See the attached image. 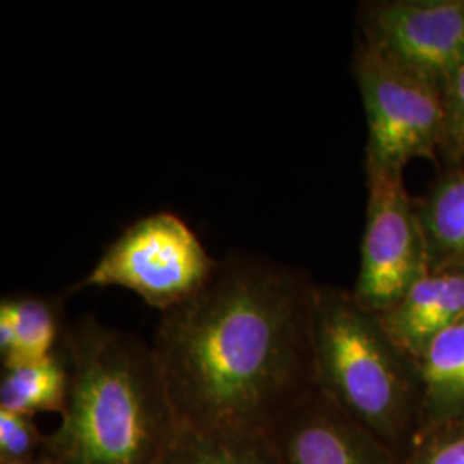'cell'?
<instances>
[{
	"instance_id": "obj_1",
	"label": "cell",
	"mask_w": 464,
	"mask_h": 464,
	"mask_svg": "<svg viewBox=\"0 0 464 464\" xmlns=\"http://www.w3.org/2000/svg\"><path fill=\"white\" fill-rule=\"evenodd\" d=\"M316 285L296 266L231 253L160 314L151 346L179 427L272 433L315 391Z\"/></svg>"
},
{
	"instance_id": "obj_2",
	"label": "cell",
	"mask_w": 464,
	"mask_h": 464,
	"mask_svg": "<svg viewBox=\"0 0 464 464\" xmlns=\"http://www.w3.org/2000/svg\"><path fill=\"white\" fill-rule=\"evenodd\" d=\"M69 391L47 464H160L179 430L155 349L84 318L63 334Z\"/></svg>"
},
{
	"instance_id": "obj_3",
	"label": "cell",
	"mask_w": 464,
	"mask_h": 464,
	"mask_svg": "<svg viewBox=\"0 0 464 464\" xmlns=\"http://www.w3.org/2000/svg\"><path fill=\"white\" fill-rule=\"evenodd\" d=\"M315 387L399 459L421 429V366L351 291L316 285Z\"/></svg>"
},
{
	"instance_id": "obj_4",
	"label": "cell",
	"mask_w": 464,
	"mask_h": 464,
	"mask_svg": "<svg viewBox=\"0 0 464 464\" xmlns=\"http://www.w3.org/2000/svg\"><path fill=\"white\" fill-rule=\"evenodd\" d=\"M216 264L183 218L157 212L133 222L71 291L122 287L164 314L197 295Z\"/></svg>"
},
{
	"instance_id": "obj_5",
	"label": "cell",
	"mask_w": 464,
	"mask_h": 464,
	"mask_svg": "<svg viewBox=\"0 0 464 464\" xmlns=\"http://www.w3.org/2000/svg\"><path fill=\"white\" fill-rule=\"evenodd\" d=\"M353 69L368 124L366 172L404 174L416 159L439 166L446 124L442 95L360 42Z\"/></svg>"
},
{
	"instance_id": "obj_6",
	"label": "cell",
	"mask_w": 464,
	"mask_h": 464,
	"mask_svg": "<svg viewBox=\"0 0 464 464\" xmlns=\"http://www.w3.org/2000/svg\"><path fill=\"white\" fill-rule=\"evenodd\" d=\"M366 224L353 298L381 315L423 279L429 253L404 174L366 172Z\"/></svg>"
},
{
	"instance_id": "obj_7",
	"label": "cell",
	"mask_w": 464,
	"mask_h": 464,
	"mask_svg": "<svg viewBox=\"0 0 464 464\" xmlns=\"http://www.w3.org/2000/svg\"><path fill=\"white\" fill-rule=\"evenodd\" d=\"M358 24L360 44L440 95L464 63V0H372Z\"/></svg>"
},
{
	"instance_id": "obj_8",
	"label": "cell",
	"mask_w": 464,
	"mask_h": 464,
	"mask_svg": "<svg viewBox=\"0 0 464 464\" xmlns=\"http://www.w3.org/2000/svg\"><path fill=\"white\" fill-rule=\"evenodd\" d=\"M281 464H399V458L314 391L272 431Z\"/></svg>"
},
{
	"instance_id": "obj_9",
	"label": "cell",
	"mask_w": 464,
	"mask_h": 464,
	"mask_svg": "<svg viewBox=\"0 0 464 464\" xmlns=\"http://www.w3.org/2000/svg\"><path fill=\"white\" fill-rule=\"evenodd\" d=\"M464 316V266L431 268L379 315L399 348L421 365L431 343Z\"/></svg>"
},
{
	"instance_id": "obj_10",
	"label": "cell",
	"mask_w": 464,
	"mask_h": 464,
	"mask_svg": "<svg viewBox=\"0 0 464 464\" xmlns=\"http://www.w3.org/2000/svg\"><path fill=\"white\" fill-rule=\"evenodd\" d=\"M415 205L430 270L464 266V166L446 167Z\"/></svg>"
},
{
	"instance_id": "obj_11",
	"label": "cell",
	"mask_w": 464,
	"mask_h": 464,
	"mask_svg": "<svg viewBox=\"0 0 464 464\" xmlns=\"http://www.w3.org/2000/svg\"><path fill=\"white\" fill-rule=\"evenodd\" d=\"M421 429L464 420V316L442 332L421 362Z\"/></svg>"
},
{
	"instance_id": "obj_12",
	"label": "cell",
	"mask_w": 464,
	"mask_h": 464,
	"mask_svg": "<svg viewBox=\"0 0 464 464\" xmlns=\"http://www.w3.org/2000/svg\"><path fill=\"white\" fill-rule=\"evenodd\" d=\"M59 306L36 296L4 298L0 303L2 365L44 360L61 346Z\"/></svg>"
},
{
	"instance_id": "obj_13",
	"label": "cell",
	"mask_w": 464,
	"mask_h": 464,
	"mask_svg": "<svg viewBox=\"0 0 464 464\" xmlns=\"http://www.w3.org/2000/svg\"><path fill=\"white\" fill-rule=\"evenodd\" d=\"M160 464H281L272 433L179 427Z\"/></svg>"
},
{
	"instance_id": "obj_14",
	"label": "cell",
	"mask_w": 464,
	"mask_h": 464,
	"mask_svg": "<svg viewBox=\"0 0 464 464\" xmlns=\"http://www.w3.org/2000/svg\"><path fill=\"white\" fill-rule=\"evenodd\" d=\"M69 370L61 349L44 360L4 368L0 410L19 415L59 413L66 408Z\"/></svg>"
},
{
	"instance_id": "obj_15",
	"label": "cell",
	"mask_w": 464,
	"mask_h": 464,
	"mask_svg": "<svg viewBox=\"0 0 464 464\" xmlns=\"http://www.w3.org/2000/svg\"><path fill=\"white\" fill-rule=\"evenodd\" d=\"M399 464H464V420L420 429Z\"/></svg>"
},
{
	"instance_id": "obj_16",
	"label": "cell",
	"mask_w": 464,
	"mask_h": 464,
	"mask_svg": "<svg viewBox=\"0 0 464 464\" xmlns=\"http://www.w3.org/2000/svg\"><path fill=\"white\" fill-rule=\"evenodd\" d=\"M45 439L34 416L0 410V464L34 463L44 454Z\"/></svg>"
},
{
	"instance_id": "obj_17",
	"label": "cell",
	"mask_w": 464,
	"mask_h": 464,
	"mask_svg": "<svg viewBox=\"0 0 464 464\" xmlns=\"http://www.w3.org/2000/svg\"><path fill=\"white\" fill-rule=\"evenodd\" d=\"M444 138L440 145V162L446 167L464 166V63L452 76L444 95Z\"/></svg>"
},
{
	"instance_id": "obj_18",
	"label": "cell",
	"mask_w": 464,
	"mask_h": 464,
	"mask_svg": "<svg viewBox=\"0 0 464 464\" xmlns=\"http://www.w3.org/2000/svg\"><path fill=\"white\" fill-rule=\"evenodd\" d=\"M38 464H47V461H45V459H44V456H42V458H40V461H38Z\"/></svg>"
}]
</instances>
